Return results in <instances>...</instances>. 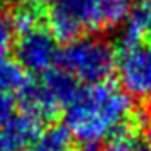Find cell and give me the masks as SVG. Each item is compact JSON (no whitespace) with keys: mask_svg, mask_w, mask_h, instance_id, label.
<instances>
[{"mask_svg":"<svg viewBox=\"0 0 151 151\" xmlns=\"http://www.w3.org/2000/svg\"><path fill=\"white\" fill-rule=\"evenodd\" d=\"M132 100L121 87L102 82L80 88L78 95L66 107L65 121L71 136L85 151L126 131L132 119Z\"/></svg>","mask_w":151,"mask_h":151,"instance_id":"obj_1","label":"cell"},{"mask_svg":"<svg viewBox=\"0 0 151 151\" xmlns=\"http://www.w3.org/2000/svg\"><path fill=\"white\" fill-rule=\"evenodd\" d=\"M127 15V0H55L49 9V27L55 39L68 44L83 31L102 32L119 27Z\"/></svg>","mask_w":151,"mask_h":151,"instance_id":"obj_2","label":"cell"},{"mask_svg":"<svg viewBox=\"0 0 151 151\" xmlns=\"http://www.w3.org/2000/svg\"><path fill=\"white\" fill-rule=\"evenodd\" d=\"M60 68L88 85L107 82L116 66V53L109 42L99 36H80L58 51Z\"/></svg>","mask_w":151,"mask_h":151,"instance_id":"obj_3","label":"cell"},{"mask_svg":"<svg viewBox=\"0 0 151 151\" xmlns=\"http://www.w3.org/2000/svg\"><path fill=\"white\" fill-rule=\"evenodd\" d=\"M117 71L122 90L137 99L151 97V44L122 46L117 56Z\"/></svg>","mask_w":151,"mask_h":151,"instance_id":"obj_4","label":"cell"},{"mask_svg":"<svg viewBox=\"0 0 151 151\" xmlns=\"http://www.w3.org/2000/svg\"><path fill=\"white\" fill-rule=\"evenodd\" d=\"M17 63L26 71L31 73H46L53 68L58 60L56 39L51 31L42 27L32 29L26 34H21L15 44Z\"/></svg>","mask_w":151,"mask_h":151,"instance_id":"obj_5","label":"cell"},{"mask_svg":"<svg viewBox=\"0 0 151 151\" xmlns=\"http://www.w3.org/2000/svg\"><path fill=\"white\" fill-rule=\"evenodd\" d=\"M19 105L22 109V114L39 121L41 124L44 121L55 119L61 110V105L49 93L44 83L31 82V80H27L24 87L19 90Z\"/></svg>","mask_w":151,"mask_h":151,"instance_id":"obj_6","label":"cell"},{"mask_svg":"<svg viewBox=\"0 0 151 151\" xmlns=\"http://www.w3.org/2000/svg\"><path fill=\"white\" fill-rule=\"evenodd\" d=\"M39 132V121L26 114L14 116L0 129V151H27Z\"/></svg>","mask_w":151,"mask_h":151,"instance_id":"obj_7","label":"cell"},{"mask_svg":"<svg viewBox=\"0 0 151 151\" xmlns=\"http://www.w3.org/2000/svg\"><path fill=\"white\" fill-rule=\"evenodd\" d=\"M148 36L151 37V0H139L126 19L121 46L141 44Z\"/></svg>","mask_w":151,"mask_h":151,"instance_id":"obj_8","label":"cell"},{"mask_svg":"<svg viewBox=\"0 0 151 151\" xmlns=\"http://www.w3.org/2000/svg\"><path fill=\"white\" fill-rule=\"evenodd\" d=\"M42 83L49 90V93L55 97L56 102L60 104L61 107H65V109L73 102V99L80 92L78 82L61 68L46 71V75L42 78Z\"/></svg>","mask_w":151,"mask_h":151,"instance_id":"obj_9","label":"cell"},{"mask_svg":"<svg viewBox=\"0 0 151 151\" xmlns=\"http://www.w3.org/2000/svg\"><path fill=\"white\" fill-rule=\"evenodd\" d=\"M27 151H73V136L66 126H51L39 132Z\"/></svg>","mask_w":151,"mask_h":151,"instance_id":"obj_10","label":"cell"},{"mask_svg":"<svg viewBox=\"0 0 151 151\" xmlns=\"http://www.w3.org/2000/svg\"><path fill=\"white\" fill-rule=\"evenodd\" d=\"M27 82L26 70L14 60L9 58H0V92L10 93V92H19Z\"/></svg>","mask_w":151,"mask_h":151,"instance_id":"obj_11","label":"cell"},{"mask_svg":"<svg viewBox=\"0 0 151 151\" xmlns=\"http://www.w3.org/2000/svg\"><path fill=\"white\" fill-rule=\"evenodd\" d=\"M12 21H14L15 31L19 34H26L32 29L41 27V14L36 4H27V5H21L17 7L14 14H12Z\"/></svg>","mask_w":151,"mask_h":151,"instance_id":"obj_12","label":"cell"},{"mask_svg":"<svg viewBox=\"0 0 151 151\" xmlns=\"http://www.w3.org/2000/svg\"><path fill=\"white\" fill-rule=\"evenodd\" d=\"M15 34H17V31H15L14 21H12V14L0 9V58L7 56L10 49L14 48Z\"/></svg>","mask_w":151,"mask_h":151,"instance_id":"obj_13","label":"cell"},{"mask_svg":"<svg viewBox=\"0 0 151 151\" xmlns=\"http://www.w3.org/2000/svg\"><path fill=\"white\" fill-rule=\"evenodd\" d=\"M104 151H148L143 141H139L136 136L129 134L127 131H124L121 134H117L110 139Z\"/></svg>","mask_w":151,"mask_h":151,"instance_id":"obj_14","label":"cell"},{"mask_svg":"<svg viewBox=\"0 0 151 151\" xmlns=\"http://www.w3.org/2000/svg\"><path fill=\"white\" fill-rule=\"evenodd\" d=\"M14 110H15V100L12 99V95L0 92V129L14 117Z\"/></svg>","mask_w":151,"mask_h":151,"instance_id":"obj_15","label":"cell"},{"mask_svg":"<svg viewBox=\"0 0 151 151\" xmlns=\"http://www.w3.org/2000/svg\"><path fill=\"white\" fill-rule=\"evenodd\" d=\"M144 146L146 150L151 151V121L146 122V131H144Z\"/></svg>","mask_w":151,"mask_h":151,"instance_id":"obj_16","label":"cell"},{"mask_svg":"<svg viewBox=\"0 0 151 151\" xmlns=\"http://www.w3.org/2000/svg\"><path fill=\"white\" fill-rule=\"evenodd\" d=\"M55 0H34L36 5H51Z\"/></svg>","mask_w":151,"mask_h":151,"instance_id":"obj_17","label":"cell"},{"mask_svg":"<svg viewBox=\"0 0 151 151\" xmlns=\"http://www.w3.org/2000/svg\"><path fill=\"white\" fill-rule=\"evenodd\" d=\"M9 0H0V5H4V4H7Z\"/></svg>","mask_w":151,"mask_h":151,"instance_id":"obj_18","label":"cell"}]
</instances>
